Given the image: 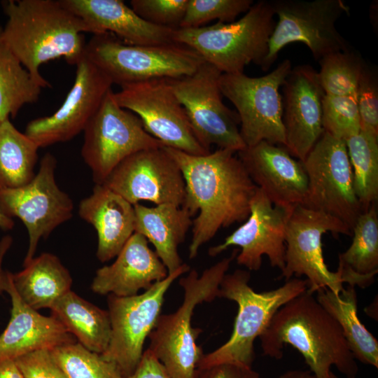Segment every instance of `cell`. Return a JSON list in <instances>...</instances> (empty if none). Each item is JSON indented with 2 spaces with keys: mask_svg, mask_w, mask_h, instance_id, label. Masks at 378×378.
I'll return each instance as SVG.
<instances>
[{
  "mask_svg": "<svg viewBox=\"0 0 378 378\" xmlns=\"http://www.w3.org/2000/svg\"><path fill=\"white\" fill-rule=\"evenodd\" d=\"M221 74L204 62L192 74L169 82L200 144L209 151L216 145L237 153L246 145L237 113L223 102L218 83Z\"/></svg>",
  "mask_w": 378,
  "mask_h": 378,
  "instance_id": "obj_12",
  "label": "cell"
},
{
  "mask_svg": "<svg viewBox=\"0 0 378 378\" xmlns=\"http://www.w3.org/2000/svg\"><path fill=\"white\" fill-rule=\"evenodd\" d=\"M352 235L351 230L339 219L300 204L289 213L286 229L285 265L280 278L305 276L307 291L313 293L327 288L336 294L344 290L340 273L328 268L323 254L322 236Z\"/></svg>",
  "mask_w": 378,
  "mask_h": 378,
  "instance_id": "obj_14",
  "label": "cell"
},
{
  "mask_svg": "<svg viewBox=\"0 0 378 378\" xmlns=\"http://www.w3.org/2000/svg\"><path fill=\"white\" fill-rule=\"evenodd\" d=\"M127 378H172L164 365L146 349L144 351L141 358L134 371Z\"/></svg>",
  "mask_w": 378,
  "mask_h": 378,
  "instance_id": "obj_42",
  "label": "cell"
},
{
  "mask_svg": "<svg viewBox=\"0 0 378 378\" xmlns=\"http://www.w3.org/2000/svg\"><path fill=\"white\" fill-rule=\"evenodd\" d=\"M277 21L268 41V51L260 67L267 71L279 51L289 43L300 42L310 50L315 60L352 50L336 28V22L348 14L342 0H272Z\"/></svg>",
  "mask_w": 378,
  "mask_h": 378,
  "instance_id": "obj_8",
  "label": "cell"
},
{
  "mask_svg": "<svg viewBox=\"0 0 378 378\" xmlns=\"http://www.w3.org/2000/svg\"><path fill=\"white\" fill-rule=\"evenodd\" d=\"M23 266L22 270L11 273V279L18 294L31 308L50 309L71 290V274L56 255L43 253Z\"/></svg>",
  "mask_w": 378,
  "mask_h": 378,
  "instance_id": "obj_27",
  "label": "cell"
},
{
  "mask_svg": "<svg viewBox=\"0 0 378 378\" xmlns=\"http://www.w3.org/2000/svg\"><path fill=\"white\" fill-rule=\"evenodd\" d=\"M282 87L284 147L303 162L324 132L322 102L325 93L318 72L309 65L292 69Z\"/></svg>",
  "mask_w": 378,
  "mask_h": 378,
  "instance_id": "obj_20",
  "label": "cell"
},
{
  "mask_svg": "<svg viewBox=\"0 0 378 378\" xmlns=\"http://www.w3.org/2000/svg\"><path fill=\"white\" fill-rule=\"evenodd\" d=\"M6 292L10 297L12 308L10 321L0 335V361L76 342L56 318L40 314L22 301L13 286L10 272Z\"/></svg>",
  "mask_w": 378,
  "mask_h": 378,
  "instance_id": "obj_24",
  "label": "cell"
},
{
  "mask_svg": "<svg viewBox=\"0 0 378 378\" xmlns=\"http://www.w3.org/2000/svg\"><path fill=\"white\" fill-rule=\"evenodd\" d=\"M132 205L141 201L181 206L185 182L164 147L136 152L121 162L102 183Z\"/></svg>",
  "mask_w": 378,
  "mask_h": 378,
  "instance_id": "obj_18",
  "label": "cell"
},
{
  "mask_svg": "<svg viewBox=\"0 0 378 378\" xmlns=\"http://www.w3.org/2000/svg\"><path fill=\"white\" fill-rule=\"evenodd\" d=\"M360 130L378 136V80L367 64L356 90Z\"/></svg>",
  "mask_w": 378,
  "mask_h": 378,
  "instance_id": "obj_39",
  "label": "cell"
},
{
  "mask_svg": "<svg viewBox=\"0 0 378 378\" xmlns=\"http://www.w3.org/2000/svg\"><path fill=\"white\" fill-rule=\"evenodd\" d=\"M292 208L273 205L265 193L257 188L250 203L248 218L223 242L210 247L209 255L214 257L236 246L241 248L236 256L237 264L249 271L260 269L263 255L267 257L272 267L282 271L285 265L286 223Z\"/></svg>",
  "mask_w": 378,
  "mask_h": 378,
  "instance_id": "obj_19",
  "label": "cell"
},
{
  "mask_svg": "<svg viewBox=\"0 0 378 378\" xmlns=\"http://www.w3.org/2000/svg\"><path fill=\"white\" fill-rule=\"evenodd\" d=\"M188 0H132V9L144 20L154 25L179 28Z\"/></svg>",
  "mask_w": 378,
  "mask_h": 378,
  "instance_id": "obj_38",
  "label": "cell"
},
{
  "mask_svg": "<svg viewBox=\"0 0 378 378\" xmlns=\"http://www.w3.org/2000/svg\"><path fill=\"white\" fill-rule=\"evenodd\" d=\"M38 148L9 119L0 122V190L23 186L34 177Z\"/></svg>",
  "mask_w": 378,
  "mask_h": 378,
  "instance_id": "obj_31",
  "label": "cell"
},
{
  "mask_svg": "<svg viewBox=\"0 0 378 378\" xmlns=\"http://www.w3.org/2000/svg\"><path fill=\"white\" fill-rule=\"evenodd\" d=\"M85 56L120 87L190 76L204 62L195 50L180 43L130 45L110 33L93 35L86 43Z\"/></svg>",
  "mask_w": 378,
  "mask_h": 378,
  "instance_id": "obj_7",
  "label": "cell"
},
{
  "mask_svg": "<svg viewBox=\"0 0 378 378\" xmlns=\"http://www.w3.org/2000/svg\"><path fill=\"white\" fill-rule=\"evenodd\" d=\"M322 125L325 132L346 141L360 131L356 95L325 94L322 102Z\"/></svg>",
  "mask_w": 378,
  "mask_h": 378,
  "instance_id": "obj_36",
  "label": "cell"
},
{
  "mask_svg": "<svg viewBox=\"0 0 378 378\" xmlns=\"http://www.w3.org/2000/svg\"><path fill=\"white\" fill-rule=\"evenodd\" d=\"M317 301L338 323L355 359L378 368V342L358 316L355 287L348 286L339 294L327 288L316 291Z\"/></svg>",
  "mask_w": 378,
  "mask_h": 378,
  "instance_id": "obj_30",
  "label": "cell"
},
{
  "mask_svg": "<svg viewBox=\"0 0 378 378\" xmlns=\"http://www.w3.org/2000/svg\"><path fill=\"white\" fill-rule=\"evenodd\" d=\"M195 378H260V375L252 368L220 363L197 369Z\"/></svg>",
  "mask_w": 378,
  "mask_h": 378,
  "instance_id": "obj_41",
  "label": "cell"
},
{
  "mask_svg": "<svg viewBox=\"0 0 378 378\" xmlns=\"http://www.w3.org/2000/svg\"><path fill=\"white\" fill-rule=\"evenodd\" d=\"M50 351L67 378H123L112 363L78 342L64 344Z\"/></svg>",
  "mask_w": 378,
  "mask_h": 378,
  "instance_id": "obj_35",
  "label": "cell"
},
{
  "mask_svg": "<svg viewBox=\"0 0 378 378\" xmlns=\"http://www.w3.org/2000/svg\"><path fill=\"white\" fill-rule=\"evenodd\" d=\"M279 378H316L310 370H293L281 374Z\"/></svg>",
  "mask_w": 378,
  "mask_h": 378,
  "instance_id": "obj_45",
  "label": "cell"
},
{
  "mask_svg": "<svg viewBox=\"0 0 378 378\" xmlns=\"http://www.w3.org/2000/svg\"><path fill=\"white\" fill-rule=\"evenodd\" d=\"M2 5L7 16L2 38L42 88L50 84L39 71L41 64L63 57L76 65L85 57L83 33L91 29L59 0H8Z\"/></svg>",
  "mask_w": 378,
  "mask_h": 378,
  "instance_id": "obj_2",
  "label": "cell"
},
{
  "mask_svg": "<svg viewBox=\"0 0 378 378\" xmlns=\"http://www.w3.org/2000/svg\"><path fill=\"white\" fill-rule=\"evenodd\" d=\"M302 162L308 180L302 206L339 219L352 232L362 209L345 141L324 132Z\"/></svg>",
  "mask_w": 378,
  "mask_h": 378,
  "instance_id": "obj_13",
  "label": "cell"
},
{
  "mask_svg": "<svg viewBox=\"0 0 378 378\" xmlns=\"http://www.w3.org/2000/svg\"><path fill=\"white\" fill-rule=\"evenodd\" d=\"M14 226V222L13 218L6 216L0 209V228L4 230H11Z\"/></svg>",
  "mask_w": 378,
  "mask_h": 378,
  "instance_id": "obj_46",
  "label": "cell"
},
{
  "mask_svg": "<svg viewBox=\"0 0 378 378\" xmlns=\"http://www.w3.org/2000/svg\"><path fill=\"white\" fill-rule=\"evenodd\" d=\"M168 272L148 241L134 232L110 265L98 269L91 284L93 292L118 297L137 295L165 279Z\"/></svg>",
  "mask_w": 378,
  "mask_h": 378,
  "instance_id": "obj_22",
  "label": "cell"
},
{
  "mask_svg": "<svg viewBox=\"0 0 378 378\" xmlns=\"http://www.w3.org/2000/svg\"><path fill=\"white\" fill-rule=\"evenodd\" d=\"M271 1L260 0L238 20L198 28L174 29L173 41L199 54L222 74L243 73L250 63L260 66L276 21Z\"/></svg>",
  "mask_w": 378,
  "mask_h": 378,
  "instance_id": "obj_5",
  "label": "cell"
},
{
  "mask_svg": "<svg viewBox=\"0 0 378 378\" xmlns=\"http://www.w3.org/2000/svg\"><path fill=\"white\" fill-rule=\"evenodd\" d=\"M12 237L10 236H5L0 241V294L3 292H6L8 280V273L3 269L2 265L5 255L9 250L12 244Z\"/></svg>",
  "mask_w": 378,
  "mask_h": 378,
  "instance_id": "obj_43",
  "label": "cell"
},
{
  "mask_svg": "<svg viewBox=\"0 0 378 378\" xmlns=\"http://www.w3.org/2000/svg\"><path fill=\"white\" fill-rule=\"evenodd\" d=\"M76 66L74 84L61 106L26 126L24 133L39 148L69 141L83 132L111 90L110 78L85 56Z\"/></svg>",
  "mask_w": 378,
  "mask_h": 378,
  "instance_id": "obj_17",
  "label": "cell"
},
{
  "mask_svg": "<svg viewBox=\"0 0 378 378\" xmlns=\"http://www.w3.org/2000/svg\"><path fill=\"white\" fill-rule=\"evenodd\" d=\"M345 141L362 212L378 200V136L360 130Z\"/></svg>",
  "mask_w": 378,
  "mask_h": 378,
  "instance_id": "obj_33",
  "label": "cell"
},
{
  "mask_svg": "<svg viewBox=\"0 0 378 378\" xmlns=\"http://www.w3.org/2000/svg\"><path fill=\"white\" fill-rule=\"evenodd\" d=\"M83 160L95 184H102L113 169L131 155L162 143L149 134L139 118L121 107L110 90L84 130Z\"/></svg>",
  "mask_w": 378,
  "mask_h": 378,
  "instance_id": "obj_10",
  "label": "cell"
},
{
  "mask_svg": "<svg viewBox=\"0 0 378 378\" xmlns=\"http://www.w3.org/2000/svg\"><path fill=\"white\" fill-rule=\"evenodd\" d=\"M349 247L339 254L340 273L344 283L362 288L370 286L378 272V214L376 204L362 212L352 229Z\"/></svg>",
  "mask_w": 378,
  "mask_h": 378,
  "instance_id": "obj_29",
  "label": "cell"
},
{
  "mask_svg": "<svg viewBox=\"0 0 378 378\" xmlns=\"http://www.w3.org/2000/svg\"><path fill=\"white\" fill-rule=\"evenodd\" d=\"M0 378H24L18 365L13 359L0 361Z\"/></svg>",
  "mask_w": 378,
  "mask_h": 378,
  "instance_id": "obj_44",
  "label": "cell"
},
{
  "mask_svg": "<svg viewBox=\"0 0 378 378\" xmlns=\"http://www.w3.org/2000/svg\"><path fill=\"white\" fill-rule=\"evenodd\" d=\"M56 158L46 153L38 172L26 185L0 190V209L8 217L20 219L29 234L24 263L34 258L38 241L73 216L74 204L55 180ZM23 263V264H24Z\"/></svg>",
  "mask_w": 378,
  "mask_h": 378,
  "instance_id": "obj_15",
  "label": "cell"
},
{
  "mask_svg": "<svg viewBox=\"0 0 378 378\" xmlns=\"http://www.w3.org/2000/svg\"><path fill=\"white\" fill-rule=\"evenodd\" d=\"M188 271L190 267L183 263L139 295L118 297L109 294L108 312L111 336L107 349L101 355L117 368L123 378L130 377L136 368L144 353L145 340L161 314L169 288L178 276Z\"/></svg>",
  "mask_w": 378,
  "mask_h": 378,
  "instance_id": "obj_11",
  "label": "cell"
},
{
  "mask_svg": "<svg viewBox=\"0 0 378 378\" xmlns=\"http://www.w3.org/2000/svg\"><path fill=\"white\" fill-rule=\"evenodd\" d=\"M237 153L252 181L273 205L288 209L302 204L307 191V174L302 162L285 147L262 141Z\"/></svg>",
  "mask_w": 378,
  "mask_h": 378,
  "instance_id": "obj_21",
  "label": "cell"
},
{
  "mask_svg": "<svg viewBox=\"0 0 378 378\" xmlns=\"http://www.w3.org/2000/svg\"><path fill=\"white\" fill-rule=\"evenodd\" d=\"M235 248L224 258L204 270L200 276L196 270L179 280L184 294L181 305L174 313L160 314L148 338L147 349L164 365L172 378H195L199 363L204 355L196 340L202 332L191 325L195 307L218 298L220 284L236 258Z\"/></svg>",
  "mask_w": 378,
  "mask_h": 378,
  "instance_id": "obj_4",
  "label": "cell"
},
{
  "mask_svg": "<svg viewBox=\"0 0 378 378\" xmlns=\"http://www.w3.org/2000/svg\"><path fill=\"white\" fill-rule=\"evenodd\" d=\"M181 171L185 197L181 207L192 217L189 258L221 228L245 221L257 189L236 152L218 148L195 155L164 147Z\"/></svg>",
  "mask_w": 378,
  "mask_h": 378,
  "instance_id": "obj_1",
  "label": "cell"
},
{
  "mask_svg": "<svg viewBox=\"0 0 378 378\" xmlns=\"http://www.w3.org/2000/svg\"><path fill=\"white\" fill-rule=\"evenodd\" d=\"M259 337L263 354L276 360L285 345L293 346L316 378H328L332 366L346 378L358 374L338 323L307 290L281 306Z\"/></svg>",
  "mask_w": 378,
  "mask_h": 378,
  "instance_id": "obj_3",
  "label": "cell"
},
{
  "mask_svg": "<svg viewBox=\"0 0 378 378\" xmlns=\"http://www.w3.org/2000/svg\"><path fill=\"white\" fill-rule=\"evenodd\" d=\"M41 89L3 40L0 25V122L36 102Z\"/></svg>",
  "mask_w": 378,
  "mask_h": 378,
  "instance_id": "obj_32",
  "label": "cell"
},
{
  "mask_svg": "<svg viewBox=\"0 0 378 378\" xmlns=\"http://www.w3.org/2000/svg\"><path fill=\"white\" fill-rule=\"evenodd\" d=\"M24 378H67L50 349H38L14 359Z\"/></svg>",
  "mask_w": 378,
  "mask_h": 378,
  "instance_id": "obj_40",
  "label": "cell"
},
{
  "mask_svg": "<svg viewBox=\"0 0 378 378\" xmlns=\"http://www.w3.org/2000/svg\"><path fill=\"white\" fill-rule=\"evenodd\" d=\"M78 214L97 232V257L102 262L116 257L134 233V205L103 184H95L80 201Z\"/></svg>",
  "mask_w": 378,
  "mask_h": 378,
  "instance_id": "obj_25",
  "label": "cell"
},
{
  "mask_svg": "<svg viewBox=\"0 0 378 378\" xmlns=\"http://www.w3.org/2000/svg\"><path fill=\"white\" fill-rule=\"evenodd\" d=\"M318 76L325 94L356 95V90L367 66L353 50L327 55L318 61Z\"/></svg>",
  "mask_w": 378,
  "mask_h": 378,
  "instance_id": "obj_34",
  "label": "cell"
},
{
  "mask_svg": "<svg viewBox=\"0 0 378 378\" xmlns=\"http://www.w3.org/2000/svg\"><path fill=\"white\" fill-rule=\"evenodd\" d=\"M250 278V272L244 270L224 276L218 298L232 300L238 305L233 330L225 344L202 356L197 369L220 363L252 368L255 339L262 334L281 306L307 289L306 279L294 278L277 288L258 293L249 286Z\"/></svg>",
  "mask_w": 378,
  "mask_h": 378,
  "instance_id": "obj_6",
  "label": "cell"
},
{
  "mask_svg": "<svg viewBox=\"0 0 378 378\" xmlns=\"http://www.w3.org/2000/svg\"><path fill=\"white\" fill-rule=\"evenodd\" d=\"M117 103L141 120L145 130L164 147L202 155L211 151L197 139L168 78L131 83L114 92Z\"/></svg>",
  "mask_w": 378,
  "mask_h": 378,
  "instance_id": "obj_16",
  "label": "cell"
},
{
  "mask_svg": "<svg viewBox=\"0 0 378 378\" xmlns=\"http://www.w3.org/2000/svg\"><path fill=\"white\" fill-rule=\"evenodd\" d=\"M51 316L88 350L104 354L111 336L108 311L100 309L70 290L51 307Z\"/></svg>",
  "mask_w": 378,
  "mask_h": 378,
  "instance_id": "obj_28",
  "label": "cell"
},
{
  "mask_svg": "<svg viewBox=\"0 0 378 378\" xmlns=\"http://www.w3.org/2000/svg\"><path fill=\"white\" fill-rule=\"evenodd\" d=\"M291 69L290 61L285 59L271 72L260 77L244 73L220 74L221 94L237 109L239 132L246 146L262 141L285 146L280 88Z\"/></svg>",
  "mask_w": 378,
  "mask_h": 378,
  "instance_id": "obj_9",
  "label": "cell"
},
{
  "mask_svg": "<svg viewBox=\"0 0 378 378\" xmlns=\"http://www.w3.org/2000/svg\"><path fill=\"white\" fill-rule=\"evenodd\" d=\"M134 209V232L143 235L153 245L168 274L177 270L183 264L178 246L192 225V216L183 207L172 204L149 207L139 203Z\"/></svg>",
  "mask_w": 378,
  "mask_h": 378,
  "instance_id": "obj_26",
  "label": "cell"
},
{
  "mask_svg": "<svg viewBox=\"0 0 378 378\" xmlns=\"http://www.w3.org/2000/svg\"><path fill=\"white\" fill-rule=\"evenodd\" d=\"M80 18L93 35L110 33L130 45L174 43L175 29L160 27L141 18L121 0H59Z\"/></svg>",
  "mask_w": 378,
  "mask_h": 378,
  "instance_id": "obj_23",
  "label": "cell"
},
{
  "mask_svg": "<svg viewBox=\"0 0 378 378\" xmlns=\"http://www.w3.org/2000/svg\"><path fill=\"white\" fill-rule=\"evenodd\" d=\"M253 4V0H188L179 28H198L214 20L232 22Z\"/></svg>",
  "mask_w": 378,
  "mask_h": 378,
  "instance_id": "obj_37",
  "label": "cell"
},
{
  "mask_svg": "<svg viewBox=\"0 0 378 378\" xmlns=\"http://www.w3.org/2000/svg\"><path fill=\"white\" fill-rule=\"evenodd\" d=\"M328 378H337V377L331 371Z\"/></svg>",
  "mask_w": 378,
  "mask_h": 378,
  "instance_id": "obj_47",
  "label": "cell"
}]
</instances>
